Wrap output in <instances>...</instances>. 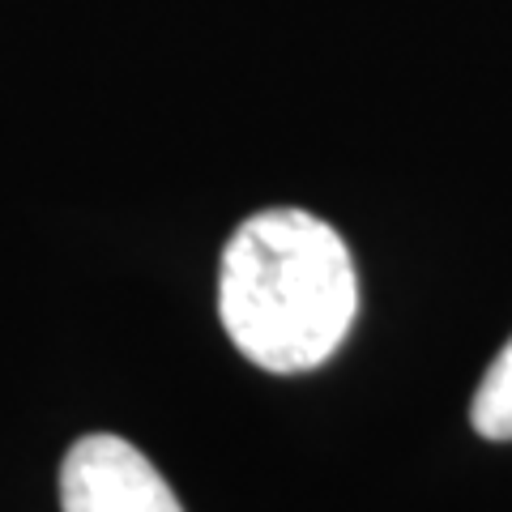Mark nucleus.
<instances>
[{"instance_id": "obj_2", "label": "nucleus", "mask_w": 512, "mask_h": 512, "mask_svg": "<svg viewBox=\"0 0 512 512\" xmlns=\"http://www.w3.org/2000/svg\"><path fill=\"white\" fill-rule=\"evenodd\" d=\"M64 512H184L167 478L120 436H86L60 466Z\"/></svg>"}, {"instance_id": "obj_3", "label": "nucleus", "mask_w": 512, "mask_h": 512, "mask_svg": "<svg viewBox=\"0 0 512 512\" xmlns=\"http://www.w3.org/2000/svg\"><path fill=\"white\" fill-rule=\"evenodd\" d=\"M470 419L478 427V436L512 440V342L487 367V376H483V384H478V393H474Z\"/></svg>"}, {"instance_id": "obj_1", "label": "nucleus", "mask_w": 512, "mask_h": 512, "mask_svg": "<svg viewBox=\"0 0 512 512\" xmlns=\"http://www.w3.org/2000/svg\"><path fill=\"white\" fill-rule=\"evenodd\" d=\"M359 278L342 235L303 210H261L222 248L218 316L265 372H312L346 342Z\"/></svg>"}]
</instances>
